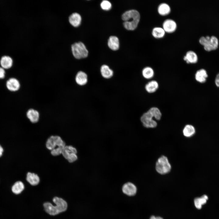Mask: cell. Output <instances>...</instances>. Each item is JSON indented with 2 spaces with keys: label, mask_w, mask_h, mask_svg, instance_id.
Instances as JSON below:
<instances>
[{
  "label": "cell",
  "mask_w": 219,
  "mask_h": 219,
  "mask_svg": "<svg viewBox=\"0 0 219 219\" xmlns=\"http://www.w3.org/2000/svg\"><path fill=\"white\" fill-rule=\"evenodd\" d=\"M162 114L159 109L156 107H152L141 116L140 120L143 126L147 128H154L157 125V120L161 119Z\"/></svg>",
  "instance_id": "obj_1"
},
{
  "label": "cell",
  "mask_w": 219,
  "mask_h": 219,
  "mask_svg": "<svg viewBox=\"0 0 219 219\" xmlns=\"http://www.w3.org/2000/svg\"><path fill=\"white\" fill-rule=\"evenodd\" d=\"M55 205H53L49 202H46L43 204L44 209L47 214L54 216L65 211L67 209L68 204L64 199L57 196L53 199Z\"/></svg>",
  "instance_id": "obj_2"
},
{
  "label": "cell",
  "mask_w": 219,
  "mask_h": 219,
  "mask_svg": "<svg viewBox=\"0 0 219 219\" xmlns=\"http://www.w3.org/2000/svg\"><path fill=\"white\" fill-rule=\"evenodd\" d=\"M122 18L124 21V27L127 30H133L137 27L140 19L139 12L136 10L127 11L122 15Z\"/></svg>",
  "instance_id": "obj_3"
},
{
  "label": "cell",
  "mask_w": 219,
  "mask_h": 219,
  "mask_svg": "<svg viewBox=\"0 0 219 219\" xmlns=\"http://www.w3.org/2000/svg\"><path fill=\"white\" fill-rule=\"evenodd\" d=\"M71 50L75 58L79 60L86 57L88 51L85 44L81 41L75 42L71 45Z\"/></svg>",
  "instance_id": "obj_4"
},
{
  "label": "cell",
  "mask_w": 219,
  "mask_h": 219,
  "mask_svg": "<svg viewBox=\"0 0 219 219\" xmlns=\"http://www.w3.org/2000/svg\"><path fill=\"white\" fill-rule=\"evenodd\" d=\"M199 42L203 46L204 49L207 51H210L217 49L219 44L217 38L214 36H202L200 38Z\"/></svg>",
  "instance_id": "obj_5"
},
{
  "label": "cell",
  "mask_w": 219,
  "mask_h": 219,
  "mask_svg": "<svg viewBox=\"0 0 219 219\" xmlns=\"http://www.w3.org/2000/svg\"><path fill=\"white\" fill-rule=\"evenodd\" d=\"M171 169V165L167 157L163 155L158 159L155 165V169L158 173L165 174L169 172Z\"/></svg>",
  "instance_id": "obj_6"
},
{
  "label": "cell",
  "mask_w": 219,
  "mask_h": 219,
  "mask_svg": "<svg viewBox=\"0 0 219 219\" xmlns=\"http://www.w3.org/2000/svg\"><path fill=\"white\" fill-rule=\"evenodd\" d=\"M46 147L50 151L59 147H65V143L58 136H51L47 140Z\"/></svg>",
  "instance_id": "obj_7"
},
{
  "label": "cell",
  "mask_w": 219,
  "mask_h": 219,
  "mask_svg": "<svg viewBox=\"0 0 219 219\" xmlns=\"http://www.w3.org/2000/svg\"><path fill=\"white\" fill-rule=\"evenodd\" d=\"M137 187L136 185L131 182H127L124 183L122 187V193L128 196H132L137 192Z\"/></svg>",
  "instance_id": "obj_8"
},
{
  "label": "cell",
  "mask_w": 219,
  "mask_h": 219,
  "mask_svg": "<svg viewBox=\"0 0 219 219\" xmlns=\"http://www.w3.org/2000/svg\"><path fill=\"white\" fill-rule=\"evenodd\" d=\"M177 27L176 22L174 20L168 19L165 20L162 24V28L165 32L169 33L175 31Z\"/></svg>",
  "instance_id": "obj_9"
},
{
  "label": "cell",
  "mask_w": 219,
  "mask_h": 219,
  "mask_svg": "<svg viewBox=\"0 0 219 219\" xmlns=\"http://www.w3.org/2000/svg\"><path fill=\"white\" fill-rule=\"evenodd\" d=\"M68 21L72 26L74 28H77L81 24L82 21V16L78 12H74L69 15Z\"/></svg>",
  "instance_id": "obj_10"
},
{
  "label": "cell",
  "mask_w": 219,
  "mask_h": 219,
  "mask_svg": "<svg viewBox=\"0 0 219 219\" xmlns=\"http://www.w3.org/2000/svg\"><path fill=\"white\" fill-rule=\"evenodd\" d=\"M6 86L7 89L12 92L18 91L20 87L19 81L15 78H11L6 82Z\"/></svg>",
  "instance_id": "obj_11"
},
{
  "label": "cell",
  "mask_w": 219,
  "mask_h": 219,
  "mask_svg": "<svg viewBox=\"0 0 219 219\" xmlns=\"http://www.w3.org/2000/svg\"><path fill=\"white\" fill-rule=\"evenodd\" d=\"M184 60L188 64H195L197 62L198 57L196 54L192 50L187 51L183 57Z\"/></svg>",
  "instance_id": "obj_12"
},
{
  "label": "cell",
  "mask_w": 219,
  "mask_h": 219,
  "mask_svg": "<svg viewBox=\"0 0 219 219\" xmlns=\"http://www.w3.org/2000/svg\"><path fill=\"white\" fill-rule=\"evenodd\" d=\"M208 77L206 70L202 68L197 71L195 73V78L198 82L203 83L205 82Z\"/></svg>",
  "instance_id": "obj_13"
},
{
  "label": "cell",
  "mask_w": 219,
  "mask_h": 219,
  "mask_svg": "<svg viewBox=\"0 0 219 219\" xmlns=\"http://www.w3.org/2000/svg\"><path fill=\"white\" fill-rule=\"evenodd\" d=\"M77 83L80 85H85L88 82V76L85 72L80 71L76 75L75 78Z\"/></svg>",
  "instance_id": "obj_14"
},
{
  "label": "cell",
  "mask_w": 219,
  "mask_h": 219,
  "mask_svg": "<svg viewBox=\"0 0 219 219\" xmlns=\"http://www.w3.org/2000/svg\"><path fill=\"white\" fill-rule=\"evenodd\" d=\"M26 180L31 185L35 186L37 185L40 181L38 176L34 173L28 172L26 175Z\"/></svg>",
  "instance_id": "obj_15"
},
{
  "label": "cell",
  "mask_w": 219,
  "mask_h": 219,
  "mask_svg": "<svg viewBox=\"0 0 219 219\" xmlns=\"http://www.w3.org/2000/svg\"><path fill=\"white\" fill-rule=\"evenodd\" d=\"M13 62L12 58L8 56H3L0 61L1 67L4 69H8L11 68Z\"/></svg>",
  "instance_id": "obj_16"
},
{
  "label": "cell",
  "mask_w": 219,
  "mask_h": 219,
  "mask_svg": "<svg viewBox=\"0 0 219 219\" xmlns=\"http://www.w3.org/2000/svg\"><path fill=\"white\" fill-rule=\"evenodd\" d=\"M157 11L160 15L164 16L169 14L170 12L171 9L169 4L163 2L158 5Z\"/></svg>",
  "instance_id": "obj_17"
},
{
  "label": "cell",
  "mask_w": 219,
  "mask_h": 219,
  "mask_svg": "<svg viewBox=\"0 0 219 219\" xmlns=\"http://www.w3.org/2000/svg\"><path fill=\"white\" fill-rule=\"evenodd\" d=\"M26 115L27 118L32 123L37 122L39 118V114L36 110L30 109L27 112Z\"/></svg>",
  "instance_id": "obj_18"
},
{
  "label": "cell",
  "mask_w": 219,
  "mask_h": 219,
  "mask_svg": "<svg viewBox=\"0 0 219 219\" xmlns=\"http://www.w3.org/2000/svg\"><path fill=\"white\" fill-rule=\"evenodd\" d=\"M108 45L110 48L113 50H117L119 47L118 38L116 36H111L109 39Z\"/></svg>",
  "instance_id": "obj_19"
},
{
  "label": "cell",
  "mask_w": 219,
  "mask_h": 219,
  "mask_svg": "<svg viewBox=\"0 0 219 219\" xmlns=\"http://www.w3.org/2000/svg\"><path fill=\"white\" fill-rule=\"evenodd\" d=\"M159 87L158 83L155 80H152L148 82L145 85L146 91L149 93L155 92Z\"/></svg>",
  "instance_id": "obj_20"
},
{
  "label": "cell",
  "mask_w": 219,
  "mask_h": 219,
  "mask_svg": "<svg viewBox=\"0 0 219 219\" xmlns=\"http://www.w3.org/2000/svg\"><path fill=\"white\" fill-rule=\"evenodd\" d=\"M100 72L102 76L104 78L107 79L112 77L113 74V70L108 65L105 64L101 67Z\"/></svg>",
  "instance_id": "obj_21"
},
{
  "label": "cell",
  "mask_w": 219,
  "mask_h": 219,
  "mask_svg": "<svg viewBox=\"0 0 219 219\" xmlns=\"http://www.w3.org/2000/svg\"><path fill=\"white\" fill-rule=\"evenodd\" d=\"M77 152L76 149L73 146L66 145L63 150L62 155L64 157L67 159L71 154L73 153L77 154Z\"/></svg>",
  "instance_id": "obj_22"
},
{
  "label": "cell",
  "mask_w": 219,
  "mask_h": 219,
  "mask_svg": "<svg viewBox=\"0 0 219 219\" xmlns=\"http://www.w3.org/2000/svg\"><path fill=\"white\" fill-rule=\"evenodd\" d=\"M196 132L194 127L192 125L187 124L183 130V134L186 137H189L193 136Z\"/></svg>",
  "instance_id": "obj_23"
},
{
  "label": "cell",
  "mask_w": 219,
  "mask_h": 219,
  "mask_svg": "<svg viewBox=\"0 0 219 219\" xmlns=\"http://www.w3.org/2000/svg\"><path fill=\"white\" fill-rule=\"evenodd\" d=\"M165 32L162 27H155L152 30L151 34L152 36L155 38L157 39L161 38L163 37Z\"/></svg>",
  "instance_id": "obj_24"
},
{
  "label": "cell",
  "mask_w": 219,
  "mask_h": 219,
  "mask_svg": "<svg viewBox=\"0 0 219 219\" xmlns=\"http://www.w3.org/2000/svg\"><path fill=\"white\" fill-rule=\"evenodd\" d=\"M24 189V185L22 182L18 181L16 182L12 188V192L15 194L21 193Z\"/></svg>",
  "instance_id": "obj_25"
},
{
  "label": "cell",
  "mask_w": 219,
  "mask_h": 219,
  "mask_svg": "<svg viewBox=\"0 0 219 219\" xmlns=\"http://www.w3.org/2000/svg\"><path fill=\"white\" fill-rule=\"evenodd\" d=\"M208 197L207 195H203L200 197H197L194 200V203L196 207L198 209H200L202 205L206 202Z\"/></svg>",
  "instance_id": "obj_26"
},
{
  "label": "cell",
  "mask_w": 219,
  "mask_h": 219,
  "mask_svg": "<svg viewBox=\"0 0 219 219\" xmlns=\"http://www.w3.org/2000/svg\"><path fill=\"white\" fill-rule=\"evenodd\" d=\"M142 73L144 78L146 79H150L153 77L154 71L153 69L151 67H146L142 70Z\"/></svg>",
  "instance_id": "obj_27"
},
{
  "label": "cell",
  "mask_w": 219,
  "mask_h": 219,
  "mask_svg": "<svg viewBox=\"0 0 219 219\" xmlns=\"http://www.w3.org/2000/svg\"><path fill=\"white\" fill-rule=\"evenodd\" d=\"M100 6L103 9L108 10L110 9L112 7L111 3L107 0H103L101 3Z\"/></svg>",
  "instance_id": "obj_28"
},
{
  "label": "cell",
  "mask_w": 219,
  "mask_h": 219,
  "mask_svg": "<svg viewBox=\"0 0 219 219\" xmlns=\"http://www.w3.org/2000/svg\"><path fill=\"white\" fill-rule=\"evenodd\" d=\"M65 147H59L51 151V154L54 156H58L62 154Z\"/></svg>",
  "instance_id": "obj_29"
},
{
  "label": "cell",
  "mask_w": 219,
  "mask_h": 219,
  "mask_svg": "<svg viewBox=\"0 0 219 219\" xmlns=\"http://www.w3.org/2000/svg\"><path fill=\"white\" fill-rule=\"evenodd\" d=\"M78 159L77 154L73 153L70 155L67 159L68 162L70 163H72L76 161Z\"/></svg>",
  "instance_id": "obj_30"
},
{
  "label": "cell",
  "mask_w": 219,
  "mask_h": 219,
  "mask_svg": "<svg viewBox=\"0 0 219 219\" xmlns=\"http://www.w3.org/2000/svg\"><path fill=\"white\" fill-rule=\"evenodd\" d=\"M5 71L4 69L0 67V79L4 78L5 77Z\"/></svg>",
  "instance_id": "obj_31"
},
{
  "label": "cell",
  "mask_w": 219,
  "mask_h": 219,
  "mask_svg": "<svg viewBox=\"0 0 219 219\" xmlns=\"http://www.w3.org/2000/svg\"><path fill=\"white\" fill-rule=\"evenodd\" d=\"M215 83L216 85L218 87H219V72L217 75L215 79Z\"/></svg>",
  "instance_id": "obj_32"
},
{
  "label": "cell",
  "mask_w": 219,
  "mask_h": 219,
  "mask_svg": "<svg viewBox=\"0 0 219 219\" xmlns=\"http://www.w3.org/2000/svg\"><path fill=\"white\" fill-rule=\"evenodd\" d=\"M150 219H163L162 218L159 217L151 216Z\"/></svg>",
  "instance_id": "obj_33"
},
{
  "label": "cell",
  "mask_w": 219,
  "mask_h": 219,
  "mask_svg": "<svg viewBox=\"0 0 219 219\" xmlns=\"http://www.w3.org/2000/svg\"><path fill=\"white\" fill-rule=\"evenodd\" d=\"M3 151V148L0 145V157L2 155Z\"/></svg>",
  "instance_id": "obj_34"
}]
</instances>
